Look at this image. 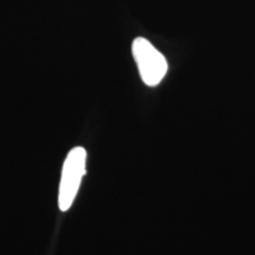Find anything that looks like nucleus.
I'll use <instances>...</instances> for the list:
<instances>
[{"label":"nucleus","mask_w":255,"mask_h":255,"mask_svg":"<svg viewBox=\"0 0 255 255\" xmlns=\"http://www.w3.org/2000/svg\"><path fill=\"white\" fill-rule=\"evenodd\" d=\"M85 171H87V150L82 146H76L70 150L63 164L58 196L59 209L62 212H66L72 206Z\"/></svg>","instance_id":"obj_1"},{"label":"nucleus","mask_w":255,"mask_h":255,"mask_svg":"<svg viewBox=\"0 0 255 255\" xmlns=\"http://www.w3.org/2000/svg\"><path fill=\"white\" fill-rule=\"evenodd\" d=\"M132 55L142 81L148 87H156L168 71L164 56L149 40L138 37L132 43Z\"/></svg>","instance_id":"obj_2"}]
</instances>
